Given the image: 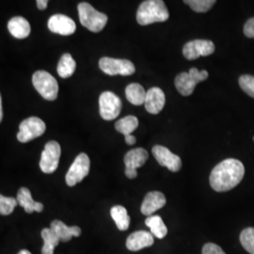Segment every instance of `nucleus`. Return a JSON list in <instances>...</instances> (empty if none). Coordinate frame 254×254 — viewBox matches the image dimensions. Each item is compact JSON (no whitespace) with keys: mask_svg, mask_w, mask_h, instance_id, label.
<instances>
[{"mask_svg":"<svg viewBox=\"0 0 254 254\" xmlns=\"http://www.w3.org/2000/svg\"><path fill=\"white\" fill-rule=\"evenodd\" d=\"M245 174L244 165L234 158H228L218 164L210 174V185L217 192L231 190L242 181Z\"/></svg>","mask_w":254,"mask_h":254,"instance_id":"f257e3e1","label":"nucleus"},{"mask_svg":"<svg viewBox=\"0 0 254 254\" xmlns=\"http://www.w3.org/2000/svg\"><path fill=\"white\" fill-rule=\"evenodd\" d=\"M170 17V13L163 0H145L136 12V21L141 26L154 23L165 22Z\"/></svg>","mask_w":254,"mask_h":254,"instance_id":"f03ea898","label":"nucleus"},{"mask_svg":"<svg viewBox=\"0 0 254 254\" xmlns=\"http://www.w3.org/2000/svg\"><path fill=\"white\" fill-rule=\"evenodd\" d=\"M79 20L83 27L91 30L92 32H100L108 23V16L94 9L91 4L82 2L78 7Z\"/></svg>","mask_w":254,"mask_h":254,"instance_id":"7ed1b4c3","label":"nucleus"},{"mask_svg":"<svg viewBox=\"0 0 254 254\" xmlns=\"http://www.w3.org/2000/svg\"><path fill=\"white\" fill-rule=\"evenodd\" d=\"M208 78V72L199 71L197 68H191L189 73H179L175 77V87L183 96H189L193 93L198 83Z\"/></svg>","mask_w":254,"mask_h":254,"instance_id":"20e7f679","label":"nucleus"},{"mask_svg":"<svg viewBox=\"0 0 254 254\" xmlns=\"http://www.w3.org/2000/svg\"><path fill=\"white\" fill-rule=\"evenodd\" d=\"M32 83L36 91L46 100L54 101L57 99L59 84L52 74L46 71H37L32 75Z\"/></svg>","mask_w":254,"mask_h":254,"instance_id":"39448f33","label":"nucleus"},{"mask_svg":"<svg viewBox=\"0 0 254 254\" xmlns=\"http://www.w3.org/2000/svg\"><path fill=\"white\" fill-rule=\"evenodd\" d=\"M46 129V124L43 120L37 117L26 119L19 126L17 139L22 143H26L42 136Z\"/></svg>","mask_w":254,"mask_h":254,"instance_id":"423d86ee","label":"nucleus"},{"mask_svg":"<svg viewBox=\"0 0 254 254\" xmlns=\"http://www.w3.org/2000/svg\"><path fill=\"white\" fill-rule=\"evenodd\" d=\"M90 167L91 161L89 156L84 153L78 154L66 174V184L69 187H74L76 184L80 183L89 174Z\"/></svg>","mask_w":254,"mask_h":254,"instance_id":"0eeeda50","label":"nucleus"},{"mask_svg":"<svg viewBox=\"0 0 254 254\" xmlns=\"http://www.w3.org/2000/svg\"><path fill=\"white\" fill-rule=\"evenodd\" d=\"M62 154V148L57 141H49L45 146L41 155L40 169L43 173L50 174L56 172Z\"/></svg>","mask_w":254,"mask_h":254,"instance_id":"6e6552de","label":"nucleus"},{"mask_svg":"<svg viewBox=\"0 0 254 254\" xmlns=\"http://www.w3.org/2000/svg\"><path fill=\"white\" fill-rule=\"evenodd\" d=\"M101 70L109 75H131L136 72L135 65L128 60L102 58L99 61Z\"/></svg>","mask_w":254,"mask_h":254,"instance_id":"1a4fd4ad","label":"nucleus"},{"mask_svg":"<svg viewBox=\"0 0 254 254\" xmlns=\"http://www.w3.org/2000/svg\"><path fill=\"white\" fill-rule=\"evenodd\" d=\"M122 110V101L112 91H104L99 98L100 116L106 121L117 118Z\"/></svg>","mask_w":254,"mask_h":254,"instance_id":"9d476101","label":"nucleus"},{"mask_svg":"<svg viewBox=\"0 0 254 254\" xmlns=\"http://www.w3.org/2000/svg\"><path fill=\"white\" fill-rule=\"evenodd\" d=\"M215 52V45L209 40H194L187 43L183 48V55L187 60H196Z\"/></svg>","mask_w":254,"mask_h":254,"instance_id":"9b49d317","label":"nucleus"},{"mask_svg":"<svg viewBox=\"0 0 254 254\" xmlns=\"http://www.w3.org/2000/svg\"><path fill=\"white\" fill-rule=\"evenodd\" d=\"M152 152L154 158L160 166L168 168L173 173H177L181 170V158L178 155L173 154L168 148L164 146L155 145L153 147Z\"/></svg>","mask_w":254,"mask_h":254,"instance_id":"f8f14e48","label":"nucleus"},{"mask_svg":"<svg viewBox=\"0 0 254 254\" xmlns=\"http://www.w3.org/2000/svg\"><path fill=\"white\" fill-rule=\"evenodd\" d=\"M48 28L50 31L63 36H69L74 33L76 26L73 19L64 14H54L48 20Z\"/></svg>","mask_w":254,"mask_h":254,"instance_id":"ddd939ff","label":"nucleus"},{"mask_svg":"<svg viewBox=\"0 0 254 254\" xmlns=\"http://www.w3.org/2000/svg\"><path fill=\"white\" fill-rule=\"evenodd\" d=\"M166 197L162 192L152 191L149 192L141 204V213L147 217H150L157 210L162 208L166 204Z\"/></svg>","mask_w":254,"mask_h":254,"instance_id":"4468645a","label":"nucleus"},{"mask_svg":"<svg viewBox=\"0 0 254 254\" xmlns=\"http://www.w3.org/2000/svg\"><path fill=\"white\" fill-rule=\"evenodd\" d=\"M165 93L157 87L151 88L146 93L145 109L150 114H158L165 106Z\"/></svg>","mask_w":254,"mask_h":254,"instance_id":"2eb2a0df","label":"nucleus"},{"mask_svg":"<svg viewBox=\"0 0 254 254\" xmlns=\"http://www.w3.org/2000/svg\"><path fill=\"white\" fill-rule=\"evenodd\" d=\"M154 244V236L146 231H137L128 236L127 248L131 252H137Z\"/></svg>","mask_w":254,"mask_h":254,"instance_id":"dca6fc26","label":"nucleus"},{"mask_svg":"<svg viewBox=\"0 0 254 254\" xmlns=\"http://www.w3.org/2000/svg\"><path fill=\"white\" fill-rule=\"evenodd\" d=\"M16 199L19 205L25 209V211L28 214H31L34 211L40 213L44 210L43 203L33 200L30 191L27 188H21L19 190Z\"/></svg>","mask_w":254,"mask_h":254,"instance_id":"f3484780","label":"nucleus"},{"mask_svg":"<svg viewBox=\"0 0 254 254\" xmlns=\"http://www.w3.org/2000/svg\"><path fill=\"white\" fill-rule=\"evenodd\" d=\"M50 228L55 232V234L63 242H68L72 239L73 236L78 237L81 235V230L77 226L68 227L63 221L56 219L52 223Z\"/></svg>","mask_w":254,"mask_h":254,"instance_id":"a211bd4d","label":"nucleus"},{"mask_svg":"<svg viewBox=\"0 0 254 254\" xmlns=\"http://www.w3.org/2000/svg\"><path fill=\"white\" fill-rule=\"evenodd\" d=\"M9 33L16 39H25L30 34V25L27 19L22 16H15L8 23Z\"/></svg>","mask_w":254,"mask_h":254,"instance_id":"6ab92c4d","label":"nucleus"},{"mask_svg":"<svg viewBox=\"0 0 254 254\" xmlns=\"http://www.w3.org/2000/svg\"><path fill=\"white\" fill-rule=\"evenodd\" d=\"M148 152L143 148H136L129 151L125 155V164L127 169H134L137 170L142 167L148 159Z\"/></svg>","mask_w":254,"mask_h":254,"instance_id":"aec40b11","label":"nucleus"},{"mask_svg":"<svg viewBox=\"0 0 254 254\" xmlns=\"http://www.w3.org/2000/svg\"><path fill=\"white\" fill-rule=\"evenodd\" d=\"M146 92L144 88L137 83L129 84L126 89V96L134 106H141L145 103Z\"/></svg>","mask_w":254,"mask_h":254,"instance_id":"412c9836","label":"nucleus"},{"mask_svg":"<svg viewBox=\"0 0 254 254\" xmlns=\"http://www.w3.org/2000/svg\"><path fill=\"white\" fill-rule=\"evenodd\" d=\"M75 68H76V64L73 57L66 53L62 56L57 67V71L62 78H68L73 75L75 71Z\"/></svg>","mask_w":254,"mask_h":254,"instance_id":"4be33fe9","label":"nucleus"},{"mask_svg":"<svg viewBox=\"0 0 254 254\" xmlns=\"http://www.w3.org/2000/svg\"><path fill=\"white\" fill-rule=\"evenodd\" d=\"M110 215L115 221L120 231H127L130 225V217L127 214V210L124 206L116 205L110 210Z\"/></svg>","mask_w":254,"mask_h":254,"instance_id":"5701e85b","label":"nucleus"},{"mask_svg":"<svg viewBox=\"0 0 254 254\" xmlns=\"http://www.w3.org/2000/svg\"><path fill=\"white\" fill-rule=\"evenodd\" d=\"M145 224L150 228L153 236L162 239L168 234V229L164 223L163 219L159 216H150L145 220Z\"/></svg>","mask_w":254,"mask_h":254,"instance_id":"b1692460","label":"nucleus"},{"mask_svg":"<svg viewBox=\"0 0 254 254\" xmlns=\"http://www.w3.org/2000/svg\"><path fill=\"white\" fill-rule=\"evenodd\" d=\"M42 237L45 241L44 247L42 249V254H54L55 248L59 245L60 238L55 234L54 231L51 228H45L42 233Z\"/></svg>","mask_w":254,"mask_h":254,"instance_id":"393cba45","label":"nucleus"},{"mask_svg":"<svg viewBox=\"0 0 254 254\" xmlns=\"http://www.w3.org/2000/svg\"><path fill=\"white\" fill-rule=\"evenodd\" d=\"M138 127V120L135 116H127L125 118L119 120L115 124V128L119 133L125 135H132V133Z\"/></svg>","mask_w":254,"mask_h":254,"instance_id":"a878e982","label":"nucleus"},{"mask_svg":"<svg viewBox=\"0 0 254 254\" xmlns=\"http://www.w3.org/2000/svg\"><path fill=\"white\" fill-rule=\"evenodd\" d=\"M240 242L249 254H254V228H247L242 231Z\"/></svg>","mask_w":254,"mask_h":254,"instance_id":"bb28decb","label":"nucleus"},{"mask_svg":"<svg viewBox=\"0 0 254 254\" xmlns=\"http://www.w3.org/2000/svg\"><path fill=\"white\" fill-rule=\"evenodd\" d=\"M216 1L217 0H184V2L196 12L208 11L212 9Z\"/></svg>","mask_w":254,"mask_h":254,"instance_id":"cd10ccee","label":"nucleus"},{"mask_svg":"<svg viewBox=\"0 0 254 254\" xmlns=\"http://www.w3.org/2000/svg\"><path fill=\"white\" fill-rule=\"evenodd\" d=\"M17 205H19L17 199L4 197L3 195L0 196V214L2 216L10 215Z\"/></svg>","mask_w":254,"mask_h":254,"instance_id":"c85d7f7f","label":"nucleus"},{"mask_svg":"<svg viewBox=\"0 0 254 254\" xmlns=\"http://www.w3.org/2000/svg\"><path fill=\"white\" fill-rule=\"evenodd\" d=\"M239 85L247 94L254 98V76L249 74H244L240 76Z\"/></svg>","mask_w":254,"mask_h":254,"instance_id":"c756f323","label":"nucleus"},{"mask_svg":"<svg viewBox=\"0 0 254 254\" xmlns=\"http://www.w3.org/2000/svg\"><path fill=\"white\" fill-rule=\"evenodd\" d=\"M202 254H226L224 251L214 243H207L202 248Z\"/></svg>","mask_w":254,"mask_h":254,"instance_id":"7c9ffc66","label":"nucleus"},{"mask_svg":"<svg viewBox=\"0 0 254 254\" xmlns=\"http://www.w3.org/2000/svg\"><path fill=\"white\" fill-rule=\"evenodd\" d=\"M244 34L249 38H254V17L248 20L244 26Z\"/></svg>","mask_w":254,"mask_h":254,"instance_id":"2f4dec72","label":"nucleus"},{"mask_svg":"<svg viewBox=\"0 0 254 254\" xmlns=\"http://www.w3.org/2000/svg\"><path fill=\"white\" fill-rule=\"evenodd\" d=\"M126 175H127V178H129V179H135L137 176V172H136V170H134V169H127L126 168Z\"/></svg>","mask_w":254,"mask_h":254,"instance_id":"473e14b6","label":"nucleus"},{"mask_svg":"<svg viewBox=\"0 0 254 254\" xmlns=\"http://www.w3.org/2000/svg\"><path fill=\"white\" fill-rule=\"evenodd\" d=\"M49 0H37V7L38 9L41 10H44L47 8V4H48Z\"/></svg>","mask_w":254,"mask_h":254,"instance_id":"72a5a7b5","label":"nucleus"},{"mask_svg":"<svg viewBox=\"0 0 254 254\" xmlns=\"http://www.w3.org/2000/svg\"><path fill=\"white\" fill-rule=\"evenodd\" d=\"M136 136H134L133 135L126 136V142H127L128 145H133V144L136 143Z\"/></svg>","mask_w":254,"mask_h":254,"instance_id":"f704fd0d","label":"nucleus"},{"mask_svg":"<svg viewBox=\"0 0 254 254\" xmlns=\"http://www.w3.org/2000/svg\"><path fill=\"white\" fill-rule=\"evenodd\" d=\"M3 120V105H2V98H0V121Z\"/></svg>","mask_w":254,"mask_h":254,"instance_id":"c9c22d12","label":"nucleus"},{"mask_svg":"<svg viewBox=\"0 0 254 254\" xmlns=\"http://www.w3.org/2000/svg\"><path fill=\"white\" fill-rule=\"evenodd\" d=\"M18 254H31V253H30V252H28L27 250H22L21 252H19Z\"/></svg>","mask_w":254,"mask_h":254,"instance_id":"e433bc0d","label":"nucleus"},{"mask_svg":"<svg viewBox=\"0 0 254 254\" xmlns=\"http://www.w3.org/2000/svg\"></svg>","mask_w":254,"mask_h":254,"instance_id":"4c0bfd02","label":"nucleus"}]
</instances>
